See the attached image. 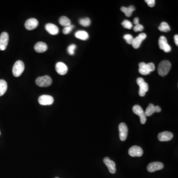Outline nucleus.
<instances>
[{
    "instance_id": "1",
    "label": "nucleus",
    "mask_w": 178,
    "mask_h": 178,
    "mask_svg": "<svg viewBox=\"0 0 178 178\" xmlns=\"http://www.w3.org/2000/svg\"><path fill=\"white\" fill-rule=\"evenodd\" d=\"M139 72L143 75H146L155 70V65L153 63H150L146 64L145 63H140L139 64Z\"/></svg>"
},
{
    "instance_id": "2",
    "label": "nucleus",
    "mask_w": 178,
    "mask_h": 178,
    "mask_svg": "<svg viewBox=\"0 0 178 178\" xmlns=\"http://www.w3.org/2000/svg\"><path fill=\"white\" fill-rule=\"evenodd\" d=\"M171 64L170 61L168 60H163L158 65V74L161 76L166 75L171 69Z\"/></svg>"
},
{
    "instance_id": "3",
    "label": "nucleus",
    "mask_w": 178,
    "mask_h": 178,
    "mask_svg": "<svg viewBox=\"0 0 178 178\" xmlns=\"http://www.w3.org/2000/svg\"><path fill=\"white\" fill-rule=\"evenodd\" d=\"M52 78L48 76L39 77L36 80V84L40 87H48L52 85Z\"/></svg>"
},
{
    "instance_id": "4",
    "label": "nucleus",
    "mask_w": 178,
    "mask_h": 178,
    "mask_svg": "<svg viewBox=\"0 0 178 178\" xmlns=\"http://www.w3.org/2000/svg\"><path fill=\"white\" fill-rule=\"evenodd\" d=\"M25 69L24 64L21 60H18L16 61L13 68V73L14 76L16 77L20 76Z\"/></svg>"
},
{
    "instance_id": "5",
    "label": "nucleus",
    "mask_w": 178,
    "mask_h": 178,
    "mask_svg": "<svg viewBox=\"0 0 178 178\" xmlns=\"http://www.w3.org/2000/svg\"><path fill=\"white\" fill-rule=\"evenodd\" d=\"M137 83L139 86L140 90L139 92L140 97H144L145 93L149 90V85L142 78H138L137 79Z\"/></svg>"
},
{
    "instance_id": "6",
    "label": "nucleus",
    "mask_w": 178,
    "mask_h": 178,
    "mask_svg": "<svg viewBox=\"0 0 178 178\" xmlns=\"http://www.w3.org/2000/svg\"><path fill=\"white\" fill-rule=\"evenodd\" d=\"M132 110L135 114L138 115L139 116L141 124H145L146 121V117L142 107L139 105H135L133 107Z\"/></svg>"
},
{
    "instance_id": "7",
    "label": "nucleus",
    "mask_w": 178,
    "mask_h": 178,
    "mask_svg": "<svg viewBox=\"0 0 178 178\" xmlns=\"http://www.w3.org/2000/svg\"><path fill=\"white\" fill-rule=\"evenodd\" d=\"M119 131V138L121 141H125L128 136V129L126 124L124 123H121L118 127Z\"/></svg>"
},
{
    "instance_id": "8",
    "label": "nucleus",
    "mask_w": 178,
    "mask_h": 178,
    "mask_svg": "<svg viewBox=\"0 0 178 178\" xmlns=\"http://www.w3.org/2000/svg\"><path fill=\"white\" fill-rule=\"evenodd\" d=\"M158 44L159 48L164 51L165 53H169L171 52V47L170 45L168 44L167 40L165 37L162 36L160 37Z\"/></svg>"
},
{
    "instance_id": "9",
    "label": "nucleus",
    "mask_w": 178,
    "mask_h": 178,
    "mask_svg": "<svg viewBox=\"0 0 178 178\" xmlns=\"http://www.w3.org/2000/svg\"><path fill=\"white\" fill-rule=\"evenodd\" d=\"M38 102L41 105H49L53 104L54 99L53 97L50 95L44 94L39 97Z\"/></svg>"
},
{
    "instance_id": "10",
    "label": "nucleus",
    "mask_w": 178,
    "mask_h": 178,
    "mask_svg": "<svg viewBox=\"0 0 178 178\" xmlns=\"http://www.w3.org/2000/svg\"><path fill=\"white\" fill-rule=\"evenodd\" d=\"M9 40V37L7 32H4L0 35V50L4 51L7 47Z\"/></svg>"
},
{
    "instance_id": "11",
    "label": "nucleus",
    "mask_w": 178,
    "mask_h": 178,
    "mask_svg": "<svg viewBox=\"0 0 178 178\" xmlns=\"http://www.w3.org/2000/svg\"><path fill=\"white\" fill-rule=\"evenodd\" d=\"M128 153L132 157H140L143 155V150L140 146L134 145L129 150Z\"/></svg>"
},
{
    "instance_id": "12",
    "label": "nucleus",
    "mask_w": 178,
    "mask_h": 178,
    "mask_svg": "<svg viewBox=\"0 0 178 178\" xmlns=\"http://www.w3.org/2000/svg\"><path fill=\"white\" fill-rule=\"evenodd\" d=\"M164 167L163 163L160 162H153L150 163L147 167V170L149 172H154L157 170H160Z\"/></svg>"
},
{
    "instance_id": "13",
    "label": "nucleus",
    "mask_w": 178,
    "mask_h": 178,
    "mask_svg": "<svg viewBox=\"0 0 178 178\" xmlns=\"http://www.w3.org/2000/svg\"><path fill=\"white\" fill-rule=\"evenodd\" d=\"M146 38V35L145 33H140L138 36L136 37V38H134L132 45L133 47L134 48H139L140 46V45L142 44V42L145 40Z\"/></svg>"
},
{
    "instance_id": "14",
    "label": "nucleus",
    "mask_w": 178,
    "mask_h": 178,
    "mask_svg": "<svg viewBox=\"0 0 178 178\" xmlns=\"http://www.w3.org/2000/svg\"><path fill=\"white\" fill-rule=\"evenodd\" d=\"M161 111V109L159 106H155L153 104H150L146 108L145 112V114L146 116H150L155 112H160Z\"/></svg>"
},
{
    "instance_id": "15",
    "label": "nucleus",
    "mask_w": 178,
    "mask_h": 178,
    "mask_svg": "<svg viewBox=\"0 0 178 178\" xmlns=\"http://www.w3.org/2000/svg\"><path fill=\"white\" fill-rule=\"evenodd\" d=\"M103 161L109 169V171L110 173H115L116 169V164L114 162L111 160L108 157H105V158H104Z\"/></svg>"
},
{
    "instance_id": "16",
    "label": "nucleus",
    "mask_w": 178,
    "mask_h": 178,
    "mask_svg": "<svg viewBox=\"0 0 178 178\" xmlns=\"http://www.w3.org/2000/svg\"><path fill=\"white\" fill-rule=\"evenodd\" d=\"M173 134L170 132L164 131L158 135V139L160 142H168L172 139Z\"/></svg>"
},
{
    "instance_id": "17",
    "label": "nucleus",
    "mask_w": 178,
    "mask_h": 178,
    "mask_svg": "<svg viewBox=\"0 0 178 178\" xmlns=\"http://www.w3.org/2000/svg\"><path fill=\"white\" fill-rule=\"evenodd\" d=\"M38 21L34 18H31L28 19L25 23V27L28 30H32L37 27Z\"/></svg>"
},
{
    "instance_id": "18",
    "label": "nucleus",
    "mask_w": 178,
    "mask_h": 178,
    "mask_svg": "<svg viewBox=\"0 0 178 178\" xmlns=\"http://www.w3.org/2000/svg\"><path fill=\"white\" fill-rule=\"evenodd\" d=\"M56 70L57 73H58L59 75H64L67 73L68 67L64 63L58 62L56 64Z\"/></svg>"
},
{
    "instance_id": "19",
    "label": "nucleus",
    "mask_w": 178,
    "mask_h": 178,
    "mask_svg": "<svg viewBox=\"0 0 178 178\" xmlns=\"http://www.w3.org/2000/svg\"><path fill=\"white\" fill-rule=\"evenodd\" d=\"M45 29L46 31L50 34L56 35L59 33V29L53 24L48 23L45 25Z\"/></svg>"
},
{
    "instance_id": "20",
    "label": "nucleus",
    "mask_w": 178,
    "mask_h": 178,
    "mask_svg": "<svg viewBox=\"0 0 178 178\" xmlns=\"http://www.w3.org/2000/svg\"><path fill=\"white\" fill-rule=\"evenodd\" d=\"M34 50L38 53H42L48 50V46L45 43L39 42L34 46Z\"/></svg>"
},
{
    "instance_id": "21",
    "label": "nucleus",
    "mask_w": 178,
    "mask_h": 178,
    "mask_svg": "<svg viewBox=\"0 0 178 178\" xmlns=\"http://www.w3.org/2000/svg\"><path fill=\"white\" fill-rule=\"evenodd\" d=\"M120 10L122 12H123L125 13V15L127 17H130L132 15L133 12L136 10V8H135L134 6H130L128 8L122 7L121 8Z\"/></svg>"
},
{
    "instance_id": "22",
    "label": "nucleus",
    "mask_w": 178,
    "mask_h": 178,
    "mask_svg": "<svg viewBox=\"0 0 178 178\" xmlns=\"http://www.w3.org/2000/svg\"><path fill=\"white\" fill-rule=\"evenodd\" d=\"M76 37L82 40H86L89 38V34L87 32L85 31H78L75 34Z\"/></svg>"
},
{
    "instance_id": "23",
    "label": "nucleus",
    "mask_w": 178,
    "mask_h": 178,
    "mask_svg": "<svg viewBox=\"0 0 178 178\" xmlns=\"http://www.w3.org/2000/svg\"><path fill=\"white\" fill-rule=\"evenodd\" d=\"M7 89V83L4 80H0V97L5 94Z\"/></svg>"
},
{
    "instance_id": "24",
    "label": "nucleus",
    "mask_w": 178,
    "mask_h": 178,
    "mask_svg": "<svg viewBox=\"0 0 178 178\" xmlns=\"http://www.w3.org/2000/svg\"><path fill=\"white\" fill-rule=\"evenodd\" d=\"M59 23L61 26H64V27L71 25V21L66 17H61L59 19Z\"/></svg>"
},
{
    "instance_id": "25",
    "label": "nucleus",
    "mask_w": 178,
    "mask_h": 178,
    "mask_svg": "<svg viewBox=\"0 0 178 178\" xmlns=\"http://www.w3.org/2000/svg\"><path fill=\"white\" fill-rule=\"evenodd\" d=\"M158 29L161 32H167L170 31V27L166 22H162L158 27Z\"/></svg>"
},
{
    "instance_id": "26",
    "label": "nucleus",
    "mask_w": 178,
    "mask_h": 178,
    "mask_svg": "<svg viewBox=\"0 0 178 178\" xmlns=\"http://www.w3.org/2000/svg\"><path fill=\"white\" fill-rule=\"evenodd\" d=\"M79 23L80 25L87 27L91 24V20L89 18H83L79 19Z\"/></svg>"
},
{
    "instance_id": "27",
    "label": "nucleus",
    "mask_w": 178,
    "mask_h": 178,
    "mask_svg": "<svg viewBox=\"0 0 178 178\" xmlns=\"http://www.w3.org/2000/svg\"><path fill=\"white\" fill-rule=\"evenodd\" d=\"M121 24L125 28L128 29H131L132 28V23L130 21H129V20H124L122 23Z\"/></svg>"
},
{
    "instance_id": "28",
    "label": "nucleus",
    "mask_w": 178,
    "mask_h": 178,
    "mask_svg": "<svg viewBox=\"0 0 178 178\" xmlns=\"http://www.w3.org/2000/svg\"><path fill=\"white\" fill-rule=\"evenodd\" d=\"M77 47L74 44H72V45H70L67 48V52L70 55H73L74 54L75 50H76Z\"/></svg>"
},
{
    "instance_id": "29",
    "label": "nucleus",
    "mask_w": 178,
    "mask_h": 178,
    "mask_svg": "<svg viewBox=\"0 0 178 178\" xmlns=\"http://www.w3.org/2000/svg\"><path fill=\"white\" fill-rule=\"evenodd\" d=\"M74 27V25H70L69 26H66L63 29V32L64 34H69V33L72 31L73 28Z\"/></svg>"
},
{
    "instance_id": "30",
    "label": "nucleus",
    "mask_w": 178,
    "mask_h": 178,
    "mask_svg": "<svg viewBox=\"0 0 178 178\" xmlns=\"http://www.w3.org/2000/svg\"><path fill=\"white\" fill-rule=\"evenodd\" d=\"M124 39H125L128 44H132L134 38L132 35L130 34H126L124 36Z\"/></svg>"
},
{
    "instance_id": "31",
    "label": "nucleus",
    "mask_w": 178,
    "mask_h": 178,
    "mask_svg": "<svg viewBox=\"0 0 178 178\" xmlns=\"http://www.w3.org/2000/svg\"><path fill=\"white\" fill-rule=\"evenodd\" d=\"M144 27L143 25L139 23L136 24L134 27V30L135 32H139V31H142L144 30Z\"/></svg>"
},
{
    "instance_id": "32",
    "label": "nucleus",
    "mask_w": 178,
    "mask_h": 178,
    "mask_svg": "<svg viewBox=\"0 0 178 178\" xmlns=\"http://www.w3.org/2000/svg\"><path fill=\"white\" fill-rule=\"evenodd\" d=\"M145 2L148 4V6L150 7H153L155 4V0H145Z\"/></svg>"
},
{
    "instance_id": "33",
    "label": "nucleus",
    "mask_w": 178,
    "mask_h": 178,
    "mask_svg": "<svg viewBox=\"0 0 178 178\" xmlns=\"http://www.w3.org/2000/svg\"><path fill=\"white\" fill-rule=\"evenodd\" d=\"M175 43L176 45L178 46V35H175L174 36Z\"/></svg>"
},
{
    "instance_id": "34",
    "label": "nucleus",
    "mask_w": 178,
    "mask_h": 178,
    "mask_svg": "<svg viewBox=\"0 0 178 178\" xmlns=\"http://www.w3.org/2000/svg\"><path fill=\"white\" fill-rule=\"evenodd\" d=\"M139 18H135L134 19V23L136 25V24H138L139 23Z\"/></svg>"
},
{
    "instance_id": "35",
    "label": "nucleus",
    "mask_w": 178,
    "mask_h": 178,
    "mask_svg": "<svg viewBox=\"0 0 178 178\" xmlns=\"http://www.w3.org/2000/svg\"><path fill=\"white\" fill-rule=\"evenodd\" d=\"M0 135H1V132H0Z\"/></svg>"
},
{
    "instance_id": "36",
    "label": "nucleus",
    "mask_w": 178,
    "mask_h": 178,
    "mask_svg": "<svg viewBox=\"0 0 178 178\" xmlns=\"http://www.w3.org/2000/svg\"><path fill=\"white\" fill-rule=\"evenodd\" d=\"M58 178V177H57V178Z\"/></svg>"
}]
</instances>
